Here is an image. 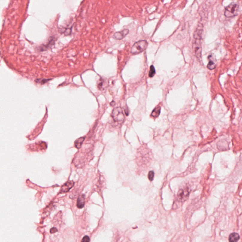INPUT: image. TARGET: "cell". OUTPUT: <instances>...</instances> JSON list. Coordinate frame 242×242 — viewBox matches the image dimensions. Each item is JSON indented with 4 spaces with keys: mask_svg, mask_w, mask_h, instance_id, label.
<instances>
[{
    "mask_svg": "<svg viewBox=\"0 0 242 242\" xmlns=\"http://www.w3.org/2000/svg\"><path fill=\"white\" fill-rule=\"evenodd\" d=\"M203 30V26L201 24H199L198 26L194 32L193 35V48L196 58L199 60H202V36Z\"/></svg>",
    "mask_w": 242,
    "mask_h": 242,
    "instance_id": "cell-1",
    "label": "cell"
},
{
    "mask_svg": "<svg viewBox=\"0 0 242 242\" xmlns=\"http://www.w3.org/2000/svg\"><path fill=\"white\" fill-rule=\"evenodd\" d=\"M148 46L147 41L144 40L139 41L133 45L131 48V53L134 55L140 54L145 50Z\"/></svg>",
    "mask_w": 242,
    "mask_h": 242,
    "instance_id": "cell-2",
    "label": "cell"
},
{
    "mask_svg": "<svg viewBox=\"0 0 242 242\" xmlns=\"http://www.w3.org/2000/svg\"><path fill=\"white\" fill-rule=\"evenodd\" d=\"M114 122L117 124H122L125 120V116L123 110L121 108H116L114 109L111 114Z\"/></svg>",
    "mask_w": 242,
    "mask_h": 242,
    "instance_id": "cell-3",
    "label": "cell"
},
{
    "mask_svg": "<svg viewBox=\"0 0 242 242\" xmlns=\"http://www.w3.org/2000/svg\"><path fill=\"white\" fill-rule=\"evenodd\" d=\"M239 6L236 3H232L226 7L225 15L227 18L237 16L238 13Z\"/></svg>",
    "mask_w": 242,
    "mask_h": 242,
    "instance_id": "cell-4",
    "label": "cell"
},
{
    "mask_svg": "<svg viewBox=\"0 0 242 242\" xmlns=\"http://www.w3.org/2000/svg\"><path fill=\"white\" fill-rule=\"evenodd\" d=\"M129 33V30L128 29H124L121 31L116 32L114 35L113 37L117 40H121L125 37Z\"/></svg>",
    "mask_w": 242,
    "mask_h": 242,
    "instance_id": "cell-5",
    "label": "cell"
},
{
    "mask_svg": "<svg viewBox=\"0 0 242 242\" xmlns=\"http://www.w3.org/2000/svg\"><path fill=\"white\" fill-rule=\"evenodd\" d=\"M74 182L72 181H68L62 186L60 189V193H64L69 192L72 187L74 185Z\"/></svg>",
    "mask_w": 242,
    "mask_h": 242,
    "instance_id": "cell-6",
    "label": "cell"
},
{
    "mask_svg": "<svg viewBox=\"0 0 242 242\" xmlns=\"http://www.w3.org/2000/svg\"><path fill=\"white\" fill-rule=\"evenodd\" d=\"M85 202V195L84 194L78 197L77 202V206L78 208H82L84 207Z\"/></svg>",
    "mask_w": 242,
    "mask_h": 242,
    "instance_id": "cell-7",
    "label": "cell"
},
{
    "mask_svg": "<svg viewBox=\"0 0 242 242\" xmlns=\"http://www.w3.org/2000/svg\"><path fill=\"white\" fill-rule=\"evenodd\" d=\"M240 238V236L238 234L233 233L230 235L229 237V241L231 242H238Z\"/></svg>",
    "mask_w": 242,
    "mask_h": 242,
    "instance_id": "cell-8",
    "label": "cell"
},
{
    "mask_svg": "<svg viewBox=\"0 0 242 242\" xmlns=\"http://www.w3.org/2000/svg\"><path fill=\"white\" fill-rule=\"evenodd\" d=\"M85 139V137H81V138L77 139L75 142V147H76L77 149H80Z\"/></svg>",
    "mask_w": 242,
    "mask_h": 242,
    "instance_id": "cell-9",
    "label": "cell"
},
{
    "mask_svg": "<svg viewBox=\"0 0 242 242\" xmlns=\"http://www.w3.org/2000/svg\"><path fill=\"white\" fill-rule=\"evenodd\" d=\"M160 110H161V108L160 107H158V108H155L153 110L152 112L151 113V117H153L154 118L157 117H158L160 113Z\"/></svg>",
    "mask_w": 242,
    "mask_h": 242,
    "instance_id": "cell-10",
    "label": "cell"
},
{
    "mask_svg": "<svg viewBox=\"0 0 242 242\" xmlns=\"http://www.w3.org/2000/svg\"><path fill=\"white\" fill-rule=\"evenodd\" d=\"M107 85V82H105L104 80H101L99 81V82L98 84V87L100 90H104Z\"/></svg>",
    "mask_w": 242,
    "mask_h": 242,
    "instance_id": "cell-11",
    "label": "cell"
},
{
    "mask_svg": "<svg viewBox=\"0 0 242 242\" xmlns=\"http://www.w3.org/2000/svg\"><path fill=\"white\" fill-rule=\"evenodd\" d=\"M156 73V71H155V67L153 65H151L150 67V70H149V77L152 78L155 75Z\"/></svg>",
    "mask_w": 242,
    "mask_h": 242,
    "instance_id": "cell-12",
    "label": "cell"
},
{
    "mask_svg": "<svg viewBox=\"0 0 242 242\" xmlns=\"http://www.w3.org/2000/svg\"><path fill=\"white\" fill-rule=\"evenodd\" d=\"M207 68L208 69H211V70L214 69H215L216 64L212 60H210L207 65Z\"/></svg>",
    "mask_w": 242,
    "mask_h": 242,
    "instance_id": "cell-13",
    "label": "cell"
},
{
    "mask_svg": "<svg viewBox=\"0 0 242 242\" xmlns=\"http://www.w3.org/2000/svg\"><path fill=\"white\" fill-rule=\"evenodd\" d=\"M154 172L153 171H151L149 172V173L148 178H149V179L150 181H152L154 179Z\"/></svg>",
    "mask_w": 242,
    "mask_h": 242,
    "instance_id": "cell-14",
    "label": "cell"
},
{
    "mask_svg": "<svg viewBox=\"0 0 242 242\" xmlns=\"http://www.w3.org/2000/svg\"><path fill=\"white\" fill-rule=\"evenodd\" d=\"M90 238L87 235H86L84 238H82V240H81V242H90Z\"/></svg>",
    "mask_w": 242,
    "mask_h": 242,
    "instance_id": "cell-15",
    "label": "cell"
},
{
    "mask_svg": "<svg viewBox=\"0 0 242 242\" xmlns=\"http://www.w3.org/2000/svg\"><path fill=\"white\" fill-rule=\"evenodd\" d=\"M56 232H57V229L56 228H53L50 229V233L51 234L55 233Z\"/></svg>",
    "mask_w": 242,
    "mask_h": 242,
    "instance_id": "cell-16",
    "label": "cell"
},
{
    "mask_svg": "<svg viewBox=\"0 0 242 242\" xmlns=\"http://www.w3.org/2000/svg\"><path fill=\"white\" fill-rule=\"evenodd\" d=\"M50 80H41L40 81H37V82H39V83H41V84H44V83H46L48 81H49Z\"/></svg>",
    "mask_w": 242,
    "mask_h": 242,
    "instance_id": "cell-17",
    "label": "cell"
}]
</instances>
